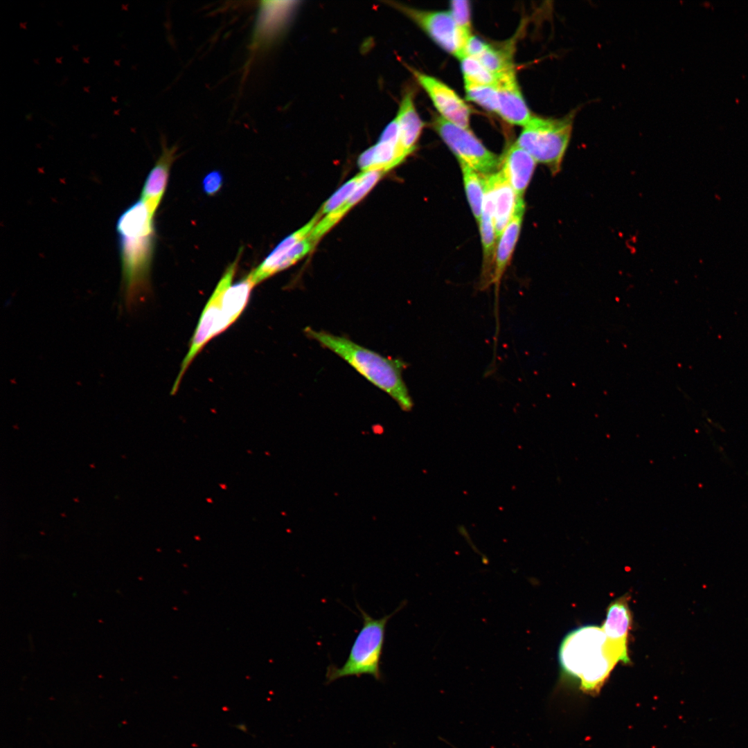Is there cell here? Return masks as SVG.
<instances>
[{
	"label": "cell",
	"mask_w": 748,
	"mask_h": 748,
	"mask_svg": "<svg viewBox=\"0 0 748 748\" xmlns=\"http://www.w3.org/2000/svg\"><path fill=\"white\" fill-rule=\"evenodd\" d=\"M153 216L145 203L139 199L122 213L116 224L122 266V290L125 306L129 309L149 289L155 235Z\"/></svg>",
	"instance_id": "1"
},
{
	"label": "cell",
	"mask_w": 748,
	"mask_h": 748,
	"mask_svg": "<svg viewBox=\"0 0 748 748\" xmlns=\"http://www.w3.org/2000/svg\"><path fill=\"white\" fill-rule=\"evenodd\" d=\"M562 671L578 678L582 690L597 692L618 661L627 663V648L607 638L602 627L587 625L569 632L561 643Z\"/></svg>",
	"instance_id": "2"
},
{
	"label": "cell",
	"mask_w": 748,
	"mask_h": 748,
	"mask_svg": "<svg viewBox=\"0 0 748 748\" xmlns=\"http://www.w3.org/2000/svg\"><path fill=\"white\" fill-rule=\"evenodd\" d=\"M305 335L347 362L369 382L388 394L404 411L412 409L413 402L402 377L405 362L391 359L364 347L351 339L310 327Z\"/></svg>",
	"instance_id": "3"
},
{
	"label": "cell",
	"mask_w": 748,
	"mask_h": 748,
	"mask_svg": "<svg viewBox=\"0 0 748 748\" xmlns=\"http://www.w3.org/2000/svg\"><path fill=\"white\" fill-rule=\"evenodd\" d=\"M236 258L226 269L211 298L206 304L192 338L189 350L183 360L179 373L172 387L175 393L187 368L203 347L214 337L227 329L245 308L229 291L238 262Z\"/></svg>",
	"instance_id": "4"
},
{
	"label": "cell",
	"mask_w": 748,
	"mask_h": 748,
	"mask_svg": "<svg viewBox=\"0 0 748 748\" xmlns=\"http://www.w3.org/2000/svg\"><path fill=\"white\" fill-rule=\"evenodd\" d=\"M576 112L573 109L559 118L532 116L523 127L516 143L555 175L561 170Z\"/></svg>",
	"instance_id": "5"
},
{
	"label": "cell",
	"mask_w": 748,
	"mask_h": 748,
	"mask_svg": "<svg viewBox=\"0 0 748 748\" xmlns=\"http://www.w3.org/2000/svg\"><path fill=\"white\" fill-rule=\"evenodd\" d=\"M362 617L363 625L357 635L348 657L341 667L330 665L327 668L326 682L338 679L367 674L375 679H382L381 658L385 639L386 625L389 620L398 612V607L391 614L380 618H373L357 605Z\"/></svg>",
	"instance_id": "6"
},
{
	"label": "cell",
	"mask_w": 748,
	"mask_h": 748,
	"mask_svg": "<svg viewBox=\"0 0 748 748\" xmlns=\"http://www.w3.org/2000/svg\"><path fill=\"white\" fill-rule=\"evenodd\" d=\"M432 126L459 163L483 175L499 170L501 158L488 150L470 129L455 125L439 116L433 117Z\"/></svg>",
	"instance_id": "7"
},
{
	"label": "cell",
	"mask_w": 748,
	"mask_h": 748,
	"mask_svg": "<svg viewBox=\"0 0 748 748\" xmlns=\"http://www.w3.org/2000/svg\"><path fill=\"white\" fill-rule=\"evenodd\" d=\"M386 3L409 18L448 53L458 59L463 56L466 39L449 11L424 10L399 2Z\"/></svg>",
	"instance_id": "8"
},
{
	"label": "cell",
	"mask_w": 748,
	"mask_h": 748,
	"mask_svg": "<svg viewBox=\"0 0 748 748\" xmlns=\"http://www.w3.org/2000/svg\"><path fill=\"white\" fill-rule=\"evenodd\" d=\"M407 157L400 127L394 118L384 127L378 141L359 155L357 163L362 172L386 173L400 164Z\"/></svg>",
	"instance_id": "9"
},
{
	"label": "cell",
	"mask_w": 748,
	"mask_h": 748,
	"mask_svg": "<svg viewBox=\"0 0 748 748\" xmlns=\"http://www.w3.org/2000/svg\"><path fill=\"white\" fill-rule=\"evenodd\" d=\"M410 71L442 118L458 127L470 129V109L453 89L431 75L413 69Z\"/></svg>",
	"instance_id": "10"
},
{
	"label": "cell",
	"mask_w": 748,
	"mask_h": 748,
	"mask_svg": "<svg viewBox=\"0 0 748 748\" xmlns=\"http://www.w3.org/2000/svg\"><path fill=\"white\" fill-rule=\"evenodd\" d=\"M498 114L508 123L525 126L532 118L519 89L515 68L497 77Z\"/></svg>",
	"instance_id": "11"
},
{
	"label": "cell",
	"mask_w": 748,
	"mask_h": 748,
	"mask_svg": "<svg viewBox=\"0 0 748 748\" xmlns=\"http://www.w3.org/2000/svg\"><path fill=\"white\" fill-rule=\"evenodd\" d=\"M493 204V217L497 242L513 215L517 197L504 173L499 170L485 175Z\"/></svg>",
	"instance_id": "12"
},
{
	"label": "cell",
	"mask_w": 748,
	"mask_h": 748,
	"mask_svg": "<svg viewBox=\"0 0 748 748\" xmlns=\"http://www.w3.org/2000/svg\"><path fill=\"white\" fill-rule=\"evenodd\" d=\"M536 163L535 159L516 142L501 158L499 170L506 176L517 197L523 198Z\"/></svg>",
	"instance_id": "13"
},
{
	"label": "cell",
	"mask_w": 748,
	"mask_h": 748,
	"mask_svg": "<svg viewBox=\"0 0 748 748\" xmlns=\"http://www.w3.org/2000/svg\"><path fill=\"white\" fill-rule=\"evenodd\" d=\"M525 204L523 198L517 197L513 215L497 242L491 284L499 286L517 242Z\"/></svg>",
	"instance_id": "14"
},
{
	"label": "cell",
	"mask_w": 748,
	"mask_h": 748,
	"mask_svg": "<svg viewBox=\"0 0 748 748\" xmlns=\"http://www.w3.org/2000/svg\"><path fill=\"white\" fill-rule=\"evenodd\" d=\"M176 151L175 146L168 148L165 143H162L161 154L145 180L141 199L146 204L152 215H154L164 194Z\"/></svg>",
	"instance_id": "15"
},
{
	"label": "cell",
	"mask_w": 748,
	"mask_h": 748,
	"mask_svg": "<svg viewBox=\"0 0 748 748\" xmlns=\"http://www.w3.org/2000/svg\"><path fill=\"white\" fill-rule=\"evenodd\" d=\"M384 173L379 171L366 172L364 179L353 195L337 208L327 214L317 222L309 235L314 246L350 209L368 193Z\"/></svg>",
	"instance_id": "16"
},
{
	"label": "cell",
	"mask_w": 748,
	"mask_h": 748,
	"mask_svg": "<svg viewBox=\"0 0 748 748\" xmlns=\"http://www.w3.org/2000/svg\"><path fill=\"white\" fill-rule=\"evenodd\" d=\"M479 224L481 237L483 260L482 287L485 288L486 286H489L491 284L497 246V238L493 217V204L491 193L486 182L483 211Z\"/></svg>",
	"instance_id": "17"
},
{
	"label": "cell",
	"mask_w": 748,
	"mask_h": 748,
	"mask_svg": "<svg viewBox=\"0 0 748 748\" xmlns=\"http://www.w3.org/2000/svg\"><path fill=\"white\" fill-rule=\"evenodd\" d=\"M395 118L400 127L403 148L409 155L416 149L425 125L416 109L414 92L411 88L404 91Z\"/></svg>",
	"instance_id": "18"
},
{
	"label": "cell",
	"mask_w": 748,
	"mask_h": 748,
	"mask_svg": "<svg viewBox=\"0 0 748 748\" xmlns=\"http://www.w3.org/2000/svg\"><path fill=\"white\" fill-rule=\"evenodd\" d=\"M321 218H322V215L318 211L307 224L283 239L263 262L251 272L254 283L256 285L275 274V268L280 260L294 245L309 236Z\"/></svg>",
	"instance_id": "19"
},
{
	"label": "cell",
	"mask_w": 748,
	"mask_h": 748,
	"mask_svg": "<svg viewBox=\"0 0 748 748\" xmlns=\"http://www.w3.org/2000/svg\"><path fill=\"white\" fill-rule=\"evenodd\" d=\"M630 622L631 615L626 599L620 598L609 605L602 628L607 639L627 647Z\"/></svg>",
	"instance_id": "20"
},
{
	"label": "cell",
	"mask_w": 748,
	"mask_h": 748,
	"mask_svg": "<svg viewBox=\"0 0 748 748\" xmlns=\"http://www.w3.org/2000/svg\"><path fill=\"white\" fill-rule=\"evenodd\" d=\"M460 166L467 199L474 217L479 223L481 217L486 192L485 175L465 164L460 163Z\"/></svg>",
	"instance_id": "21"
},
{
	"label": "cell",
	"mask_w": 748,
	"mask_h": 748,
	"mask_svg": "<svg viewBox=\"0 0 748 748\" xmlns=\"http://www.w3.org/2000/svg\"><path fill=\"white\" fill-rule=\"evenodd\" d=\"M459 60L465 84H497V78L486 69L477 58L464 55Z\"/></svg>",
	"instance_id": "22"
},
{
	"label": "cell",
	"mask_w": 748,
	"mask_h": 748,
	"mask_svg": "<svg viewBox=\"0 0 748 748\" xmlns=\"http://www.w3.org/2000/svg\"><path fill=\"white\" fill-rule=\"evenodd\" d=\"M483 66L497 78L506 71L515 68L510 48H495L490 44L477 57Z\"/></svg>",
	"instance_id": "23"
},
{
	"label": "cell",
	"mask_w": 748,
	"mask_h": 748,
	"mask_svg": "<svg viewBox=\"0 0 748 748\" xmlns=\"http://www.w3.org/2000/svg\"><path fill=\"white\" fill-rule=\"evenodd\" d=\"M467 100L485 109L498 114L499 96L496 85H479L465 83Z\"/></svg>",
	"instance_id": "24"
},
{
	"label": "cell",
	"mask_w": 748,
	"mask_h": 748,
	"mask_svg": "<svg viewBox=\"0 0 748 748\" xmlns=\"http://www.w3.org/2000/svg\"><path fill=\"white\" fill-rule=\"evenodd\" d=\"M365 174L366 172H362L342 185L323 204L319 210L320 214L326 215L345 202L357 188Z\"/></svg>",
	"instance_id": "25"
},
{
	"label": "cell",
	"mask_w": 748,
	"mask_h": 748,
	"mask_svg": "<svg viewBox=\"0 0 748 748\" xmlns=\"http://www.w3.org/2000/svg\"><path fill=\"white\" fill-rule=\"evenodd\" d=\"M449 3V12L465 39L467 40L472 35L470 1L467 0H453L451 1Z\"/></svg>",
	"instance_id": "26"
},
{
	"label": "cell",
	"mask_w": 748,
	"mask_h": 748,
	"mask_svg": "<svg viewBox=\"0 0 748 748\" xmlns=\"http://www.w3.org/2000/svg\"><path fill=\"white\" fill-rule=\"evenodd\" d=\"M314 247L309 236L298 242L280 260L275 268V274L295 264L309 253Z\"/></svg>",
	"instance_id": "27"
},
{
	"label": "cell",
	"mask_w": 748,
	"mask_h": 748,
	"mask_svg": "<svg viewBox=\"0 0 748 748\" xmlns=\"http://www.w3.org/2000/svg\"><path fill=\"white\" fill-rule=\"evenodd\" d=\"M223 177L220 171H212L207 174L202 180V188L205 194L214 195L219 192L222 186Z\"/></svg>",
	"instance_id": "28"
},
{
	"label": "cell",
	"mask_w": 748,
	"mask_h": 748,
	"mask_svg": "<svg viewBox=\"0 0 748 748\" xmlns=\"http://www.w3.org/2000/svg\"><path fill=\"white\" fill-rule=\"evenodd\" d=\"M488 44L486 43L478 37L471 35L465 41L464 45V55L477 58L488 47Z\"/></svg>",
	"instance_id": "29"
}]
</instances>
